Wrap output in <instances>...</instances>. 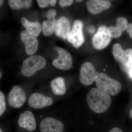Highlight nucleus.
I'll use <instances>...</instances> for the list:
<instances>
[{"label": "nucleus", "mask_w": 132, "mask_h": 132, "mask_svg": "<svg viewBox=\"0 0 132 132\" xmlns=\"http://www.w3.org/2000/svg\"><path fill=\"white\" fill-rule=\"evenodd\" d=\"M87 101L90 108L97 113L106 112L112 103L110 95L97 88H94L89 91Z\"/></svg>", "instance_id": "nucleus-1"}, {"label": "nucleus", "mask_w": 132, "mask_h": 132, "mask_svg": "<svg viewBox=\"0 0 132 132\" xmlns=\"http://www.w3.org/2000/svg\"><path fill=\"white\" fill-rule=\"evenodd\" d=\"M95 81L97 88L112 96L119 94L122 88L120 82L104 73H99Z\"/></svg>", "instance_id": "nucleus-2"}, {"label": "nucleus", "mask_w": 132, "mask_h": 132, "mask_svg": "<svg viewBox=\"0 0 132 132\" xmlns=\"http://www.w3.org/2000/svg\"><path fill=\"white\" fill-rule=\"evenodd\" d=\"M46 60L40 55H34L24 61L21 68V72L26 77H30L46 65Z\"/></svg>", "instance_id": "nucleus-3"}, {"label": "nucleus", "mask_w": 132, "mask_h": 132, "mask_svg": "<svg viewBox=\"0 0 132 132\" xmlns=\"http://www.w3.org/2000/svg\"><path fill=\"white\" fill-rule=\"evenodd\" d=\"M98 74L94 65L91 62H87L83 63L81 67L80 81L82 85L90 86L95 81Z\"/></svg>", "instance_id": "nucleus-4"}, {"label": "nucleus", "mask_w": 132, "mask_h": 132, "mask_svg": "<svg viewBox=\"0 0 132 132\" xmlns=\"http://www.w3.org/2000/svg\"><path fill=\"white\" fill-rule=\"evenodd\" d=\"M59 56L53 62V64L55 67L64 71H67L72 68V58L71 54L64 48L55 47Z\"/></svg>", "instance_id": "nucleus-5"}, {"label": "nucleus", "mask_w": 132, "mask_h": 132, "mask_svg": "<svg viewBox=\"0 0 132 132\" xmlns=\"http://www.w3.org/2000/svg\"><path fill=\"white\" fill-rule=\"evenodd\" d=\"M83 26L82 21L78 20H75L68 37L69 42L77 48L80 47L85 42V38L82 34Z\"/></svg>", "instance_id": "nucleus-6"}, {"label": "nucleus", "mask_w": 132, "mask_h": 132, "mask_svg": "<svg viewBox=\"0 0 132 132\" xmlns=\"http://www.w3.org/2000/svg\"><path fill=\"white\" fill-rule=\"evenodd\" d=\"M111 40V38L109 35L107 28L102 26L99 27L97 32L93 37L92 43L95 49L100 50L106 47Z\"/></svg>", "instance_id": "nucleus-7"}, {"label": "nucleus", "mask_w": 132, "mask_h": 132, "mask_svg": "<svg viewBox=\"0 0 132 132\" xmlns=\"http://www.w3.org/2000/svg\"><path fill=\"white\" fill-rule=\"evenodd\" d=\"M26 100V94L24 90L19 86H14L8 96L10 105L13 108H20L24 105Z\"/></svg>", "instance_id": "nucleus-8"}, {"label": "nucleus", "mask_w": 132, "mask_h": 132, "mask_svg": "<svg viewBox=\"0 0 132 132\" xmlns=\"http://www.w3.org/2000/svg\"><path fill=\"white\" fill-rule=\"evenodd\" d=\"M53 103L52 98L46 97L42 94L35 93L31 95L28 103L29 106L33 108L41 109L51 105Z\"/></svg>", "instance_id": "nucleus-9"}, {"label": "nucleus", "mask_w": 132, "mask_h": 132, "mask_svg": "<svg viewBox=\"0 0 132 132\" xmlns=\"http://www.w3.org/2000/svg\"><path fill=\"white\" fill-rule=\"evenodd\" d=\"M20 37L26 46L27 54L31 55L36 53L39 46V43L36 37L31 35L27 31H24L21 33Z\"/></svg>", "instance_id": "nucleus-10"}, {"label": "nucleus", "mask_w": 132, "mask_h": 132, "mask_svg": "<svg viewBox=\"0 0 132 132\" xmlns=\"http://www.w3.org/2000/svg\"><path fill=\"white\" fill-rule=\"evenodd\" d=\"M64 127V124L61 121L48 117L41 122L40 132H62Z\"/></svg>", "instance_id": "nucleus-11"}, {"label": "nucleus", "mask_w": 132, "mask_h": 132, "mask_svg": "<svg viewBox=\"0 0 132 132\" xmlns=\"http://www.w3.org/2000/svg\"><path fill=\"white\" fill-rule=\"evenodd\" d=\"M71 29L68 19L65 16H62L56 22L54 32L55 35L58 37L66 39H67Z\"/></svg>", "instance_id": "nucleus-12"}, {"label": "nucleus", "mask_w": 132, "mask_h": 132, "mask_svg": "<svg viewBox=\"0 0 132 132\" xmlns=\"http://www.w3.org/2000/svg\"><path fill=\"white\" fill-rule=\"evenodd\" d=\"M88 12L93 14H98L111 7L110 2L103 0H89L86 3Z\"/></svg>", "instance_id": "nucleus-13"}, {"label": "nucleus", "mask_w": 132, "mask_h": 132, "mask_svg": "<svg viewBox=\"0 0 132 132\" xmlns=\"http://www.w3.org/2000/svg\"><path fill=\"white\" fill-rule=\"evenodd\" d=\"M20 127L29 131H33L36 128V124L34 116L30 111H26L22 114L18 120Z\"/></svg>", "instance_id": "nucleus-14"}, {"label": "nucleus", "mask_w": 132, "mask_h": 132, "mask_svg": "<svg viewBox=\"0 0 132 132\" xmlns=\"http://www.w3.org/2000/svg\"><path fill=\"white\" fill-rule=\"evenodd\" d=\"M57 12L55 9H50L46 13L47 20L43 22L42 26L43 33L45 36L52 35L54 31L56 21L55 16Z\"/></svg>", "instance_id": "nucleus-15"}, {"label": "nucleus", "mask_w": 132, "mask_h": 132, "mask_svg": "<svg viewBox=\"0 0 132 132\" xmlns=\"http://www.w3.org/2000/svg\"><path fill=\"white\" fill-rule=\"evenodd\" d=\"M116 22L115 26H111L108 28L109 35L111 38H119L127 27L128 21L125 17L121 16L118 17L116 19Z\"/></svg>", "instance_id": "nucleus-16"}, {"label": "nucleus", "mask_w": 132, "mask_h": 132, "mask_svg": "<svg viewBox=\"0 0 132 132\" xmlns=\"http://www.w3.org/2000/svg\"><path fill=\"white\" fill-rule=\"evenodd\" d=\"M132 49L128 48L123 50L119 43H116L113 46L112 53L115 60L121 64H127L128 61L129 55Z\"/></svg>", "instance_id": "nucleus-17"}, {"label": "nucleus", "mask_w": 132, "mask_h": 132, "mask_svg": "<svg viewBox=\"0 0 132 132\" xmlns=\"http://www.w3.org/2000/svg\"><path fill=\"white\" fill-rule=\"evenodd\" d=\"M21 21L26 31L30 34L35 37L39 35L42 29V26L40 22L37 21L31 22L24 17L21 18Z\"/></svg>", "instance_id": "nucleus-18"}, {"label": "nucleus", "mask_w": 132, "mask_h": 132, "mask_svg": "<svg viewBox=\"0 0 132 132\" xmlns=\"http://www.w3.org/2000/svg\"><path fill=\"white\" fill-rule=\"evenodd\" d=\"M52 91L56 95H63L65 94L66 87L65 80L62 77H58L51 81L50 84Z\"/></svg>", "instance_id": "nucleus-19"}, {"label": "nucleus", "mask_w": 132, "mask_h": 132, "mask_svg": "<svg viewBox=\"0 0 132 132\" xmlns=\"http://www.w3.org/2000/svg\"><path fill=\"white\" fill-rule=\"evenodd\" d=\"M9 5L11 9L19 10L28 9L31 6L32 1L31 0H9Z\"/></svg>", "instance_id": "nucleus-20"}, {"label": "nucleus", "mask_w": 132, "mask_h": 132, "mask_svg": "<svg viewBox=\"0 0 132 132\" xmlns=\"http://www.w3.org/2000/svg\"><path fill=\"white\" fill-rule=\"evenodd\" d=\"M39 6L41 8L47 7L49 5L51 6H54L57 3V1L55 0H38L37 1Z\"/></svg>", "instance_id": "nucleus-21"}, {"label": "nucleus", "mask_w": 132, "mask_h": 132, "mask_svg": "<svg viewBox=\"0 0 132 132\" xmlns=\"http://www.w3.org/2000/svg\"><path fill=\"white\" fill-rule=\"evenodd\" d=\"M6 104L5 97L3 93L0 91V116L2 115L6 110Z\"/></svg>", "instance_id": "nucleus-22"}, {"label": "nucleus", "mask_w": 132, "mask_h": 132, "mask_svg": "<svg viewBox=\"0 0 132 132\" xmlns=\"http://www.w3.org/2000/svg\"><path fill=\"white\" fill-rule=\"evenodd\" d=\"M73 2V1L72 0H61L59 1L60 6L62 7L70 6L72 4Z\"/></svg>", "instance_id": "nucleus-23"}, {"label": "nucleus", "mask_w": 132, "mask_h": 132, "mask_svg": "<svg viewBox=\"0 0 132 132\" xmlns=\"http://www.w3.org/2000/svg\"><path fill=\"white\" fill-rule=\"evenodd\" d=\"M109 132H123V131L118 127L113 128Z\"/></svg>", "instance_id": "nucleus-24"}, {"label": "nucleus", "mask_w": 132, "mask_h": 132, "mask_svg": "<svg viewBox=\"0 0 132 132\" xmlns=\"http://www.w3.org/2000/svg\"><path fill=\"white\" fill-rule=\"evenodd\" d=\"M127 32L130 33L132 32V24H130L127 25L126 28Z\"/></svg>", "instance_id": "nucleus-25"}, {"label": "nucleus", "mask_w": 132, "mask_h": 132, "mask_svg": "<svg viewBox=\"0 0 132 132\" xmlns=\"http://www.w3.org/2000/svg\"><path fill=\"white\" fill-rule=\"evenodd\" d=\"M128 60L130 63H132V49L128 56Z\"/></svg>", "instance_id": "nucleus-26"}, {"label": "nucleus", "mask_w": 132, "mask_h": 132, "mask_svg": "<svg viewBox=\"0 0 132 132\" xmlns=\"http://www.w3.org/2000/svg\"><path fill=\"white\" fill-rule=\"evenodd\" d=\"M94 28L93 27V28H90V30H89V31H90L91 33H92V31H93V32H94Z\"/></svg>", "instance_id": "nucleus-27"}, {"label": "nucleus", "mask_w": 132, "mask_h": 132, "mask_svg": "<svg viewBox=\"0 0 132 132\" xmlns=\"http://www.w3.org/2000/svg\"><path fill=\"white\" fill-rule=\"evenodd\" d=\"M129 115H130V118L132 119V108L130 110Z\"/></svg>", "instance_id": "nucleus-28"}, {"label": "nucleus", "mask_w": 132, "mask_h": 132, "mask_svg": "<svg viewBox=\"0 0 132 132\" xmlns=\"http://www.w3.org/2000/svg\"><path fill=\"white\" fill-rule=\"evenodd\" d=\"M3 1H2V0H0V7L1 6H2L3 4Z\"/></svg>", "instance_id": "nucleus-29"}, {"label": "nucleus", "mask_w": 132, "mask_h": 132, "mask_svg": "<svg viewBox=\"0 0 132 132\" xmlns=\"http://www.w3.org/2000/svg\"><path fill=\"white\" fill-rule=\"evenodd\" d=\"M46 13H46V12H42V15L43 16H46Z\"/></svg>", "instance_id": "nucleus-30"}, {"label": "nucleus", "mask_w": 132, "mask_h": 132, "mask_svg": "<svg viewBox=\"0 0 132 132\" xmlns=\"http://www.w3.org/2000/svg\"><path fill=\"white\" fill-rule=\"evenodd\" d=\"M129 36H130V38L132 39V32L130 33Z\"/></svg>", "instance_id": "nucleus-31"}, {"label": "nucleus", "mask_w": 132, "mask_h": 132, "mask_svg": "<svg viewBox=\"0 0 132 132\" xmlns=\"http://www.w3.org/2000/svg\"><path fill=\"white\" fill-rule=\"evenodd\" d=\"M2 76V74L1 72L0 71V79L1 78Z\"/></svg>", "instance_id": "nucleus-32"}, {"label": "nucleus", "mask_w": 132, "mask_h": 132, "mask_svg": "<svg viewBox=\"0 0 132 132\" xmlns=\"http://www.w3.org/2000/svg\"><path fill=\"white\" fill-rule=\"evenodd\" d=\"M76 1L77 2H81L82 1Z\"/></svg>", "instance_id": "nucleus-33"}, {"label": "nucleus", "mask_w": 132, "mask_h": 132, "mask_svg": "<svg viewBox=\"0 0 132 132\" xmlns=\"http://www.w3.org/2000/svg\"><path fill=\"white\" fill-rule=\"evenodd\" d=\"M0 132H3L2 131V130L1 129V128H0Z\"/></svg>", "instance_id": "nucleus-34"}]
</instances>
